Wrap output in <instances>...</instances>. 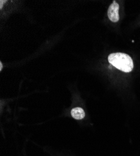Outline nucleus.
<instances>
[{
	"label": "nucleus",
	"mask_w": 140,
	"mask_h": 156,
	"mask_svg": "<svg viewBox=\"0 0 140 156\" xmlns=\"http://www.w3.org/2000/svg\"><path fill=\"white\" fill-rule=\"evenodd\" d=\"M71 115L73 118L80 120L83 119L85 117V112L83 109L81 108H75L72 109Z\"/></svg>",
	"instance_id": "obj_3"
},
{
	"label": "nucleus",
	"mask_w": 140,
	"mask_h": 156,
	"mask_svg": "<svg viewBox=\"0 0 140 156\" xmlns=\"http://www.w3.org/2000/svg\"><path fill=\"white\" fill-rule=\"evenodd\" d=\"M3 69V65H2V62H0V71H2Z\"/></svg>",
	"instance_id": "obj_4"
},
{
	"label": "nucleus",
	"mask_w": 140,
	"mask_h": 156,
	"mask_svg": "<svg viewBox=\"0 0 140 156\" xmlns=\"http://www.w3.org/2000/svg\"><path fill=\"white\" fill-rule=\"evenodd\" d=\"M119 6L116 2H113V3L109 6L108 11V15L109 19L112 22L116 23L119 20Z\"/></svg>",
	"instance_id": "obj_2"
},
{
	"label": "nucleus",
	"mask_w": 140,
	"mask_h": 156,
	"mask_svg": "<svg viewBox=\"0 0 140 156\" xmlns=\"http://www.w3.org/2000/svg\"><path fill=\"white\" fill-rule=\"evenodd\" d=\"M108 61L113 66L124 73L131 72L134 67L131 58L124 53H112L108 56Z\"/></svg>",
	"instance_id": "obj_1"
}]
</instances>
